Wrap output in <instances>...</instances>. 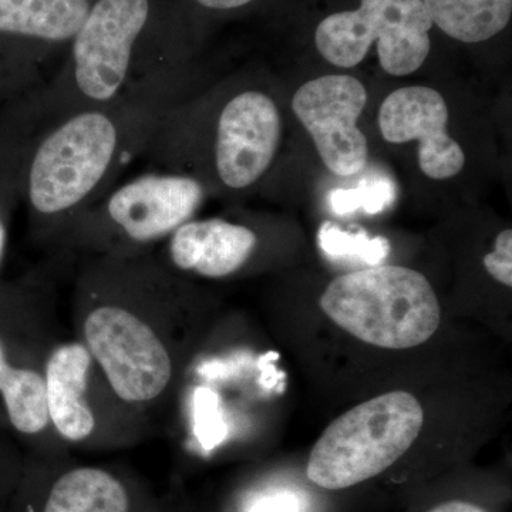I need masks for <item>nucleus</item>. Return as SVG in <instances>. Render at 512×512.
Segmentation results:
<instances>
[{
  "label": "nucleus",
  "mask_w": 512,
  "mask_h": 512,
  "mask_svg": "<svg viewBox=\"0 0 512 512\" xmlns=\"http://www.w3.org/2000/svg\"><path fill=\"white\" fill-rule=\"evenodd\" d=\"M366 103L365 86L346 74L313 79L293 96V113L311 134L323 164L340 177L366 167L369 146L357 127Z\"/></svg>",
  "instance_id": "obj_11"
},
{
  "label": "nucleus",
  "mask_w": 512,
  "mask_h": 512,
  "mask_svg": "<svg viewBox=\"0 0 512 512\" xmlns=\"http://www.w3.org/2000/svg\"><path fill=\"white\" fill-rule=\"evenodd\" d=\"M433 25L464 43L491 39L507 28L512 0H423Z\"/></svg>",
  "instance_id": "obj_15"
},
{
  "label": "nucleus",
  "mask_w": 512,
  "mask_h": 512,
  "mask_svg": "<svg viewBox=\"0 0 512 512\" xmlns=\"http://www.w3.org/2000/svg\"><path fill=\"white\" fill-rule=\"evenodd\" d=\"M424 423L413 394L392 392L353 407L323 431L306 476L325 490H345L382 474L412 447Z\"/></svg>",
  "instance_id": "obj_6"
},
{
  "label": "nucleus",
  "mask_w": 512,
  "mask_h": 512,
  "mask_svg": "<svg viewBox=\"0 0 512 512\" xmlns=\"http://www.w3.org/2000/svg\"><path fill=\"white\" fill-rule=\"evenodd\" d=\"M320 308L339 328L377 346L423 345L439 329V299L426 276L396 265L373 266L336 278Z\"/></svg>",
  "instance_id": "obj_5"
},
{
  "label": "nucleus",
  "mask_w": 512,
  "mask_h": 512,
  "mask_svg": "<svg viewBox=\"0 0 512 512\" xmlns=\"http://www.w3.org/2000/svg\"><path fill=\"white\" fill-rule=\"evenodd\" d=\"M281 116L275 101L256 89H242L215 111L210 123L207 158L195 168L197 178L210 168L215 183L228 191H245L271 167L281 143Z\"/></svg>",
  "instance_id": "obj_10"
},
{
  "label": "nucleus",
  "mask_w": 512,
  "mask_h": 512,
  "mask_svg": "<svg viewBox=\"0 0 512 512\" xmlns=\"http://www.w3.org/2000/svg\"><path fill=\"white\" fill-rule=\"evenodd\" d=\"M259 237L247 224L215 217L185 222L157 249L175 274L224 279L241 272L254 258Z\"/></svg>",
  "instance_id": "obj_13"
},
{
  "label": "nucleus",
  "mask_w": 512,
  "mask_h": 512,
  "mask_svg": "<svg viewBox=\"0 0 512 512\" xmlns=\"http://www.w3.org/2000/svg\"><path fill=\"white\" fill-rule=\"evenodd\" d=\"M330 207L339 215L363 208L367 214H379L394 201V185L386 178L365 181L360 187L332 191Z\"/></svg>",
  "instance_id": "obj_17"
},
{
  "label": "nucleus",
  "mask_w": 512,
  "mask_h": 512,
  "mask_svg": "<svg viewBox=\"0 0 512 512\" xmlns=\"http://www.w3.org/2000/svg\"><path fill=\"white\" fill-rule=\"evenodd\" d=\"M446 100L430 87H403L387 96L379 111L384 140L393 144L419 141V165L431 180H447L463 170V148L448 134Z\"/></svg>",
  "instance_id": "obj_12"
},
{
  "label": "nucleus",
  "mask_w": 512,
  "mask_h": 512,
  "mask_svg": "<svg viewBox=\"0 0 512 512\" xmlns=\"http://www.w3.org/2000/svg\"><path fill=\"white\" fill-rule=\"evenodd\" d=\"M318 242L323 252L330 256L360 259L370 265L379 264L390 252L386 238H370L365 232H345L332 222H325L320 227Z\"/></svg>",
  "instance_id": "obj_16"
},
{
  "label": "nucleus",
  "mask_w": 512,
  "mask_h": 512,
  "mask_svg": "<svg viewBox=\"0 0 512 512\" xmlns=\"http://www.w3.org/2000/svg\"><path fill=\"white\" fill-rule=\"evenodd\" d=\"M207 192L191 175L153 168L111 187L67 224L53 247L83 258L157 251L195 218Z\"/></svg>",
  "instance_id": "obj_4"
},
{
  "label": "nucleus",
  "mask_w": 512,
  "mask_h": 512,
  "mask_svg": "<svg viewBox=\"0 0 512 512\" xmlns=\"http://www.w3.org/2000/svg\"><path fill=\"white\" fill-rule=\"evenodd\" d=\"M255 0H184L185 5L198 6L200 9L210 10V12H231L247 8Z\"/></svg>",
  "instance_id": "obj_21"
},
{
  "label": "nucleus",
  "mask_w": 512,
  "mask_h": 512,
  "mask_svg": "<svg viewBox=\"0 0 512 512\" xmlns=\"http://www.w3.org/2000/svg\"><path fill=\"white\" fill-rule=\"evenodd\" d=\"M133 505L130 487L109 468L77 466L50 484L39 512H133Z\"/></svg>",
  "instance_id": "obj_14"
},
{
  "label": "nucleus",
  "mask_w": 512,
  "mask_h": 512,
  "mask_svg": "<svg viewBox=\"0 0 512 512\" xmlns=\"http://www.w3.org/2000/svg\"><path fill=\"white\" fill-rule=\"evenodd\" d=\"M429 512H487L484 508L467 501H448V503L437 505Z\"/></svg>",
  "instance_id": "obj_22"
},
{
  "label": "nucleus",
  "mask_w": 512,
  "mask_h": 512,
  "mask_svg": "<svg viewBox=\"0 0 512 512\" xmlns=\"http://www.w3.org/2000/svg\"><path fill=\"white\" fill-rule=\"evenodd\" d=\"M488 274L500 284L512 286V231L505 229L495 238L494 251L484 256Z\"/></svg>",
  "instance_id": "obj_20"
},
{
  "label": "nucleus",
  "mask_w": 512,
  "mask_h": 512,
  "mask_svg": "<svg viewBox=\"0 0 512 512\" xmlns=\"http://www.w3.org/2000/svg\"><path fill=\"white\" fill-rule=\"evenodd\" d=\"M184 0H92L59 69L35 93L0 109L23 128L46 126L187 67Z\"/></svg>",
  "instance_id": "obj_3"
},
{
  "label": "nucleus",
  "mask_w": 512,
  "mask_h": 512,
  "mask_svg": "<svg viewBox=\"0 0 512 512\" xmlns=\"http://www.w3.org/2000/svg\"><path fill=\"white\" fill-rule=\"evenodd\" d=\"M187 67L99 106L46 126L23 128L0 117V144L19 165L20 204L36 242L55 245L70 221L117 184L187 97Z\"/></svg>",
  "instance_id": "obj_1"
},
{
  "label": "nucleus",
  "mask_w": 512,
  "mask_h": 512,
  "mask_svg": "<svg viewBox=\"0 0 512 512\" xmlns=\"http://www.w3.org/2000/svg\"><path fill=\"white\" fill-rule=\"evenodd\" d=\"M181 276L157 252L89 256L74 284L76 336L117 402L141 424L165 410L178 379L170 318L181 302Z\"/></svg>",
  "instance_id": "obj_2"
},
{
  "label": "nucleus",
  "mask_w": 512,
  "mask_h": 512,
  "mask_svg": "<svg viewBox=\"0 0 512 512\" xmlns=\"http://www.w3.org/2000/svg\"><path fill=\"white\" fill-rule=\"evenodd\" d=\"M23 468L15 437L0 423V501L15 493Z\"/></svg>",
  "instance_id": "obj_19"
},
{
  "label": "nucleus",
  "mask_w": 512,
  "mask_h": 512,
  "mask_svg": "<svg viewBox=\"0 0 512 512\" xmlns=\"http://www.w3.org/2000/svg\"><path fill=\"white\" fill-rule=\"evenodd\" d=\"M19 204L18 161L10 151L0 146V271L8 252L10 224Z\"/></svg>",
  "instance_id": "obj_18"
},
{
  "label": "nucleus",
  "mask_w": 512,
  "mask_h": 512,
  "mask_svg": "<svg viewBox=\"0 0 512 512\" xmlns=\"http://www.w3.org/2000/svg\"><path fill=\"white\" fill-rule=\"evenodd\" d=\"M45 386L50 426L60 443L106 446L140 436L143 424L117 402L79 340L47 350Z\"/></svg>",
  "instance_id": "obj_7"
},
{
  "label": "nucleus",
  "mask_w": 512,
  "mask_h": 512,
  "mask_svg": "<svg viewBox=\"0 0 512 512\" xmlns=\"http://www.w3.org/2000/svg\"><path fill=\"white\" fill-rule=\"evenodd\" d=\"M431 28L433 20L423 0H360L359 9L323 19L315 43L329 63L350 69L363 62L377 40L384 72L407 76L429 56Z\"/></svg>",
  "instance_id": "obj_8"
},
{
  "label": "nucleus",
  "mask_w": 512,
  "mask_h": 512,
  "mask_svg": "<svg viewBox=\"0 0 512 512\" xmlns=\"http://www.w3.org/2000/svg\"><path fill=\"white\" fill-rule=\"evenodd\" d=\"M92 0H0V109L45 86Z\"/></svg>",
  "instance_id": "obj_9"
}]
</instances>
